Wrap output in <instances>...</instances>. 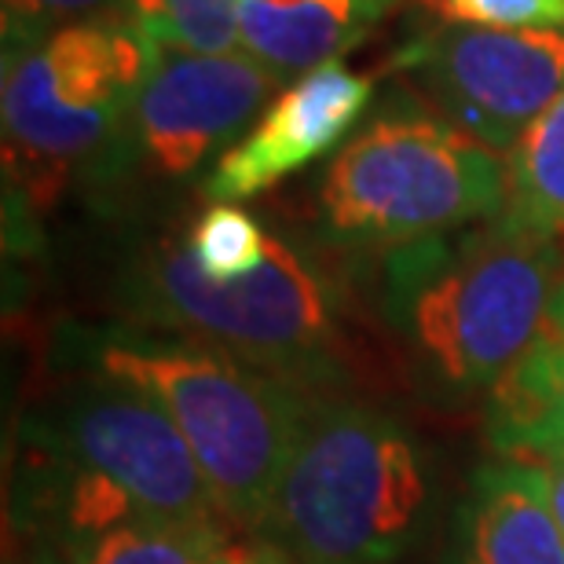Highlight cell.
<instances>
[{"instance_id":"cell-1","label":"cell","mask_w":564,"mask_h":564,"mask_svg":"<svg viewBox=\"0 0 564 564\" xmlns=\"http://www.w3.org/2000/svg\"><path fill=\"white\" fill-rule=\"evenodd\" d=\"M561 246L502 217L381 253L378 308L429 400L488 397L546 315Z\"/></svg>"},{"instance_id":"cell-2","label":"cell","mask_w":564,"mask_h":564,"mask_svg":"<svg viewBox=\"0 0 564 564\" xmlns=\"http://www.w3.org/2000/svg\"><path fill=\"white\" fill-rule=\"evenodd\" d=\"M55 356L63 367L126 381L151 397L195 451L220 513L261 535L319 392H304L195 337L132 323L63 326Z\"/></svg>"},{"instance_id":"cell-3","label":"cell","mask_w":564,"mask_h":564,"mask_svg":"<svg viewBox=\"0 0 564 564\" xmlns=\"http://www.w3.org/2000/svg\"><path fill=\"white\" fill-rule=\"evenodd\" d=\"M444 480L397 414L319 392L261 528L293 564H408L433 532Z\"/></svg>"},{"instance_id":"cell-4","label":"cell","mask_w":564,"mask_h":564,"mask_svg":"<svg viewBox=\"0 0 564 564\" xmlns=\"http://www.w3.org/2000/svg\"><path fill=\"white\" fill-rule=\"evenodd\" d=\"M118 308L132 326L195 337L304 392H334L348 370L334 282L279 235L239 282L206 279L184 242H151L121 272Z\"/></svg>"},{"instance_id":"cell-5","label":"cell","mask_w":564,"mask_h":564,"mask_svg":"<svg viewBox=\"0 0 564 564\" xmlns=\"http://www.w3.org/2000/svg\"><path fill=\"white\" fill-rule=\"evenodd\" d=\"M506 158L429 110L411 93L389 96L326 165L319 228L337 250L397 246L502 217Z\"/></svg>"},{"instance_id":"cell-6","label":"cell","mask_w":564,"mask_h":564,"mask_svg":"<svg viewBox=\"0 0 564 564\" xmlns=\"http://www.w3.org/2000/svg\"><path fill=\"white\" fill-rule=\"evenodd\" d=\"M158 59L162 44L121 4L4 48V162L22 195L44 209L82 165L107 173Z\"/></svg>"},{"instance_id":"cell-7","label":"cell","mask_w":564,"mask_h":564,"mask_svg":"<svg viewBox=\"0 0 564 564\" xmlns=\"http://www.w3.org/2000/svg\"><path fill=\"white\" fill-rule=\"evenodd\" d=\"M19 425V447L115 484L147 517L220 513L184 433L126 381L82 375Z\"/></svg>"},{"instance_id":"cell-8","label":"cell","mask_w":564,"mask_h":564,"mask_svg":"<svg viewBox=\"0 0 564 564\" xmlns=\"http://www.w3.org/2000/svg\"><path fill=\"white\" fill-rule=\"evenodd\" d=\"M408 63L447 121L495 151H513L564 93V30L440 26Z\"/></svg>"},{"instance_id":"cell-9","label":"cell","mask_w":564,"mask_h":564,"mask_svg":"<svg viewBox=\"0 0 564 564\" xmlns=\"http://www.w3.org/2000/svg\"><path fill=\"white\" fill-rule=\"evenodd\" d=\"M282 77L250 52L198 55L162 52L132 107V151L154 173L184 180L198 173L282 93Z\"/></svg>"},{"instance_id":"cell-10","label":"cell","mask_w":564,"mask_h":564,"mask_svg":"<svg viewBox=\"0 0 564 564\" xmlns=\"http://www.w3.org/2000/svg\"><path fill=\"white\" fill-rule=\"evenodd\" d=\"M375 99V82L341 59L293 77L261 110L253 129L235 140L209 169L202 195L209 206H239L301 173L348 143Z\"/></svg>"},{"instance_id":"cell-11","label":"cell","mask_w":564,"mask_h":564,"mask_svg":"<svg viewBox=\"0 0 564 564\" xmlns=\"http://www.w3.org/2000/svg\"><path fill=\"white\" fill-rule=\"evenodd\" d=\"M433 564H564L543 466L491 458L469 473Z\"/></svg>"},{"instance_id":"cell-12","label":"cell","mask_w":564,"mask_h":564,"mask_svg":"<svg viewBox=\"0 0 564 564\" xmlns=\"http://www.w3.org/2000/svg\"><path fill=\"white\" fill-rule=\"evenodd\" d=\"M484 440L499 458L564 455V275L532 341L488 392Z\"/></svg>"},{"instance_id":"cell-13","label":"cell","mask_w":564,"mask_h":564,"mask_svg":"<svg viewBox=\"0 0 564 564\" xmlns=\"http://www.w3.org/2000/svg\"><path fill=\"white\" fill-rule=\"evenodd\" d=\"M392 4L397 0H242V52L282 82L301 77L364 41Z\"/></svg>"},{"instance_id":"cell-14","label":"cell","mask_w":564,"mask_h":564,"mask_svg":"<svg viewBox=\"0 0 564 564\" xmlns=\"http://www.w3.org/2000/svg\"><path fill=\"white\" fill-rule=\"evenodd\" d=\"M502 220L543 239H564V93L506 158Z\"/></svg>"},{"instance_id":"cell-15","label":"cell","mask_w":564,"mask_h":564,"mask_svg":"<svg viewBox=\"0 0 564 564\" xmlns=\"http://www.w3.org/2000/svg\"><path fill=\"white\" fill-rule=\"evenodd\" d=\"M231 521L209 517H137L70 550V564H209L231 543Z\"/></svg>"},{"instance_id":"cell-16","label":"cell","mask_w":564,"mask_h":564,"mask_svg":"<svg viewBox=\"0 0 564 564\" xmlns=\"http://www.w3.org/2000/svg\"><path fill=\"white\" fill-rule=\"evenodd\" d=\"M242 0H121L165 52L228 55L242 52Z\"/></svg>"},{"instance_id":"cell-17","label":"cell","mask_w":564,"mask_h":564,"mask_svg":"<svg viewBox=\"0 0 564 564\" xmlns=\"http://www.w3.org/2000/svg\"><path fill=\"white\" fill-rule=\"evenodd\" d=\"M272 231L239 206L202 209L184 235V250L195 268L213 282H239L253 275L268 257Z\"/></svg>"},{"instance_id":"cell-18","label":"cell","mask_w":564,"mask_h":564,"mask_svg":"<svg viewBox=\"0 0 564 564\" xmlns=\"http://www.w3.org/2000/svg\"><path fill=\"white\" fill-rule=\"evenodd\" d=\"M444 26L564 30V0H422Z\"/></svg>"},{"instance_id":"cell-19","label":"cell","mask_w":564,"mask_h":564,"mask_svg":"<svg viewBox=\"0 0 564 564\" xmlns=\"http://www.w3.org/2000/svg\"><path fill=\"white\" fill-rule=\"evenodd\" d=\"M110 11L115 0H4V48H22L41 37H48L52 30L66 26V22L99 15Z\"/></svg>"},{"instance_id":"cell-20","label":"cell","mask_w":564,"mask_h":564,"mask_svg":"<svg viewBox=\"0 0 564 564\" xmlns=\"http://www.w3.org/2000/svg\"><path fill=\"white\" fill-rule=\"evenodd\" d=\"M209 564H293V561L261 535V539H231Z\"/></svg>"},{"instance_id":"cell-21","label":"cell","mask_w":564,"mask_h":564,"mask_svg":"<svg viewBox=\"0 0 564 564\" xmlns=\"http://www.w3.org/2000/svg\"><path fill=\"white\" fill-rule=\"evenodd\" d=\"M543 484H546V499H550V513L564 535V455L546 458L543 466Z\"/></svg>"},{"instance_id":"cell-22","label":"cell","mask_w":564,"mask_h":564,"mask_svg":"<svg viewBox=\"0 0 564 564\" xmlns=\"http://www.w3.org/2000/svg\"><path fill=\"white\" fill-rule=\"evenodd\" d=\"M11 564H70V554H66L63 546L48 543V539H30Z\"/></svg>"}]
</instances>
